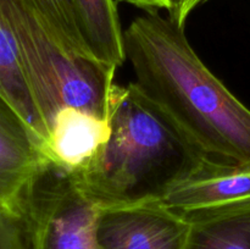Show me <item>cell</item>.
<instances>
[{"mask_svg": "<svg viewBox=\"0 0 250 249\" xmlns=\"http://www.w3.org/2000/svg\"><path fill=\"white\" fill-rule=\"evenodd\" d=\"M124 37L142 93L204 155L250 165V110L200 60L185 27L146 11Z\"/></svg>", "mask_w": 250, "mask_h": 249, "instance_id": "6da1fadb", "label": "cell"}, {"mask_svg": "<svg viewBox=\"0 0 250 249\" xmlns=\"http://www.w3.org/2000/svg\"><path fill=\"white\" fill-rule=\"evenodd\" d=\"M109 124L92 160L71 172L98 209L156 202L207 156L134 82L116 84Z\"/></svg>", "mask_w": 250, "mask_h": 249, "instance_id": "7a4b0ae2", "label": "cell"}, {"mask_svg": "<svg viewBox=\"0 0 250 249\" xmlns=\"http://www.w3.org/2000/svg\"><path fill=\"white\" fill-rule=\"evenodd\" d=\"M44 124L65 107L110 119L116 67L66 50L20 0H1Z\"/></svg>", "mask_w": 250, "mask_h": 249, "instance_id": "3957f363", "label": "cell"}, {"mask_svg": "<svg viewBox=\"0 0 250 249\" xmlns=\"http://www.w3.org/2000/svg\"><path fill=\"white\" fill-rule=\"evenodd\" d=\"M99 209L71 172L46 165L28 193L23 219L31 249H102L94 226Z\"/></svg>", "mask_w": 250, "mask_h": 249, "instance_id": "277c9868", "label": "cell"}, {"mask_svg": "<svg viewBox=\"0 0 250 249\" xmlns=\"http://www.w3.org/2000/svg\"><path fill=\"white\" fill-rule=\"evenodd\" d=\"M154 203L189 224L250 209V165L203 156Z\"/></svg>", "mask_w": 250, "mask_h": 249, "instance_id": "5b68a950", "label": "cell"}, {"mask_svg": "<svg viewBox=\"0 0 250 249\" xmlns=\"http://www.w3.org/2000/svg\"><path fill=\"white\" fill-rule=\"evenodd\" d=\"M190 224L156 203L99 209L95 239L102 249H187Z\"/></svg>", "mask_w": 250, "mask_h": 249, "instance_id": "8992f818", "label": "cell"}, {"mask_svg": "<svg viewBox=\"0 0 250 249\" xmlns=\"http://www.w3.org/2000/svg\"><path fill=\"white\" fill-rule=\"evenodd\" d=\"M48 164L38 137L0 97V208L23 217L29 190Z\"/></svg>", "mask_w": 250, "mask_h": 249, "instance_id": "52a82bcc", "label": "cell"}, {"mask_svg": "<svg viewBox=\"0 0 250 249\" xmlns=\"http://www.w3.org/2000/svg\"><path fill=\"white\" fill-rule=\"evenodd\" d=\"M109 133V120L76 107H65L49 127L44 154L51 165L75 173L92 160Z\"/></svg>", "mask_w": 250, "mask_h": 249, "instance_id": "ba28073f", "label": "cell"}, {"mask_svg": "<svg viewBox=\"0 0 250 249\" xmlns=\"http://www.w3.org/2000/svg\"><path fill=\"white\" fill-rule=\"evenodd\" d=\"M0 97L23 119L44 146L48 128L34 102L19 45L0 0Z\"/></svg>", "mask_w": 250, "mask_h": 249, "instance_id": "9c48e42d", "label": "cell"}, {"mask_svg": "<svg viewBox=\"0 0 250 249\" xmlns=\"http://www.w3.org/2000/svg\"><path fill=\"white\" fill-rule=\"evenodd\" d=\"M71 2L88 54L106 65L120 67L126 55L115 0H71Z\"/></svg>", "mask_w": 250, "mask_h": 249, "instance_id": "30bf717a", "label": "cell"}, {"mask_svg": "<svg viewBox=\"0 0 250 249\" xmlns=\"http://www.w3.org/2000/svg\"><path fill=\"white\" fill-rule=\"evenodd\" d=\"M187 249H250V209L190 224Z\"/></svg>", "mask_w": 250, "mask_h": 249, "instance_id": "8fae6325", "label": "cell"}, {"mask_svg": "<svg viewBox=\"0 0 250 249\" xmlns=\"http://www.w3.org/2000/svg\"><path fill=\"white\" fill-rule=\"evenodd\" d=\"M20 1L26 5L38 17L49 33L66 50L78 55L90 56L78 32L71 0H20Z\"/></svg>", "mask_w": 250, "mask_h": 249, "instance_id": "7c38bea8", "label": "cell"}, {"mask_svg": "<svg viewBox=\"0 0 250 249\" xmlns=\"http://www.w3.org/2000/svg\"><path fill=\"white\" fill-rule=\"evenodd\" d=\"M0 249H31L23 217L0 208Z\"/></svg>", "mask_w": 250, "mask_h": 249, "instance_id": "4fadbf2b", "label": "cell"}, {"mask_svg": "<svg viewBox=\"0 0 250 249\" xmlns=\"http://www.w3.org/2000/svg\"><path fill=\"white\" fill-rule=\"evenodd\" d=\"M210 0H172V7L168 11V17L178 26L185 27L189 15L199 5L205 4Z\"/></svg>", "mask_w": 250, "mask_h": 249, "instance_id": "5bb4252c", "label": "cell"}, {"mask_svg": "<svg viewBox=\"0 0 250 249\" xmlns=\"http://www.w3.org/2000/svg\"><path fill=\"white\" fill-rule=\"evenodd\" d=\"M119 1L134 5L146 11H158V10L165 9L168 12L172 7V0H119Z\"/></svg>", "mask_w": 250, "mask_h": 249, "instance_id": "9a60e30c", "label": "cell"}]
</instances>
